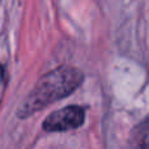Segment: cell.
Masks as SVG:
<instances>
[{"label":"cell","mask_w":149,"mask_h":149,"mask_svg":"<svg viewBox=\"0 0 149 149\" xmlns=\"http://www.w3.org/2000/svg\"><path fill=\"white\" fill-rule=\"evenodd\" d=\"M82 73L73 67H60L47 73L37 82L33 92L28 95L20 115L26 116L39 109H43L49 103L67 97L77 89L82 82Z\"/></svg>","instance_id":"6da1fadb"},{"label":"cell","mask_w":149,"mask_h":149,"mask_svg":"<svg viewBox=\"0 0 149 149\" xmlns=\"http://www.w3.org/2000/svg\"><path fill=\"white\" fill-rule=\"evenodd\" d=\"M85 120V110L81 106L72 105L51 113L43 122L45 131L63 132L82 126Z\"/></svg>","instance_id":"7a4b0ae2"},{"label":"cell","mask_w":149,"mask_h":149,"mask_svg":"<svg viewBox=\"0 0 149 149\" xmlns=\"http://www.w3.org/2000/svg\"><path fill=\"white\" fill-rule=\"evenodd\" d=\"M132 144L139 148H149V115L132 132Z\"/></svg>","instance_id":"3957f363"}]
</instances>
